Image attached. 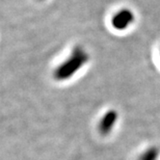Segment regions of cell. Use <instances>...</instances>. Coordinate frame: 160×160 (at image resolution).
Segmentation results:
<instances>
[{"mask_svg":"<svg viewBox=\"0 0 160 160\" xmlns=\"http://www.w3.org/2000/svg\"><path fill=\"white\" fill-rule=\"evenodd\" d=\"M88 59L87 51L80 45H74L65 57V60L59 64L56 70V75L59 78L72 75L74 72H77L87 63Z\"/></svg>","mask_w":160,"mask_h":160,"instance_id":"6da1fadb","label":"cell"},{"mask_svg":"<svg viewBox=\"0 0 160 160\" xmlns=\"http://www.w3.org/2000/svg\"><path fill=\"white\" fill-rule=\"evenodd\" d=\"M134 21V17L128 9H120L115 11L110 17V25L116 31L127 30Z\"/></svg>","mask_w":160,"mask_h":160,"instance_id":"7a4b0ae2","label":"cell"},{"mask_svg":"<svg viewBox=\"0 0 160 160\" xmlns=\"http://www.w3.org/2000/svg\"><path fill=\"white\" fill-rule=\"evenodd\" d=\"M159 155V151L158 148L155 147L150 148L141 155L140 160H157Z\"/></svg>","mask_w":160,"mask_h":160,"instance_id":"3957f363","label":"cell"},{"mask_svg":"<svg viewBox=\"0 0 160 160\" xmlns=\"http://www.w3.org/2000/svg\"><path fill=\"white\" fill-rule=\"evenodd\" d=\"M37 1H44V0H37Z\"/></svg>","mask_w":160,"mask_h":160,"instance_id":"277c9868","label":"cell"}]
</instances>
